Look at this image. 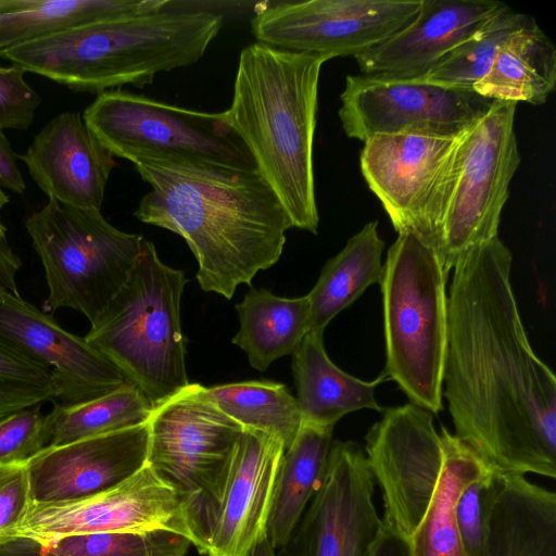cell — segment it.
<instances>
[{"instance_id": "obj_1", "label": "cell", "mask_w": 556, "mask_h": 556, "mask_svg": "<svg viewBox=\"0 0 556 556\" xmlns=\"http://www.w3.org/2000/svg\"><path fill=\"white\" fill-rule=\"evenodd\" d=\"M498 236L466 251L447 299L443 372L455 434L494 470L556 478V378L528 339Z\"/></svg>"}, {"instance_id": "obj_2", "label": "cell", "mask_w": 556, "mask_h": 556, "mask_svg": "<svg viewBox=\"0 0 556 556\" xmlns=\"http://www.w3.org/2000/svg\"><path fill=\"white\" fill-rule=\"evenodd\" d=\"M131 163L150 186L134 215L186 241L203 291L230 300L280 258L292 223L257 169L160 156Z\"/></svg>"}, {"instance_id": "obj_3", "label": "cell", "mask_w": 556, "mask_h": 556, "mask_svg": "<svg viewBox=\"0 0 556 556\" xmlns=\"http://www.w3.org/2000/svg\"><path fill=\"white\" fill-rule=\"evenodd\" d=\"M331 58L254 42L242 49L224 122L250 151L293 228L317 233L313 161L323 65Z\"/></svg>"}, {"instance_id": "obj_4", "label": "cell", "mask_w": 556, "mask_h": 556, "mask_svg": "<svg viewBox=\"0 0 556 556\" xmlns=\"http://www.w3.org/2000/svg\"><path fill=\"white\" fill-rule=\"evenodd\" d=\"M219 13L177 8L77 26L1 56L77 91L142 88L160 73L197 63L223 27Z\"/></svg>"}, {"instance_id": "obj_5", "label": "cell", "mask_w": 556, "mask_h": 556, "mask_svg": "<svg viewBox=\"0 0 556 556\" xmlns=\"http://www.w3.org/2000/svg\"><path fill=\"white\" fill-rule=\"evenodd\" d=\"M187 282L143 238L127 280L84 337L153 407L189 384L180 323Z\"/></svg>"}, {"instance_id": "obj_6", "label": "cell", "mask_w": 556, "mask_h": 556, "mask_svg": "<svg viewBox=\"0 0 556 556\" xmlns=\"http://www.w3.org/2000/svg\"><path fill=\"white\" fill-rule=\"evenodd\" d=\"M446 277L434 250L412 232L390 247L380 281L386 369L410 403L442 408L447 346Z\"/></svg>"}, {"instance_id": "obj_7", "label": "cell", "mask_w": 556, "mask_h": 556, "mask_svg": "<svg viewBox=\"0 0 556 556\" xmlns=\"http://www.w3.org/2000/svg\"><path fill=\"white\" fill-rule=\"evenodd\" d=\"M517 103L494 100L462 135L433 210V250L447 275L470 248L497 236L509 184L520 164Z\"/></svg>"}, {"instance_id": "obj_8", "label": "cell", "mask_w": 556, "mask_h": 556, "mask_svg": "<svg viewBox=\"0 0 556 556\" xmlns=\"http://www.w3.org/2000/svg\"><path fill=\"white\" fill-rule=\"evenodd\" d=\"M25 226L45 269L43 312L72 308L93 324L127 280L143 237L115 228L99 210L53 199Z\"/></svg>"}, {"instance_id": "obj_9", "label": "cell", "mask_w": 556, "mask_h": 556, "mask_svg": "<svg viewBox=\"0 0 556 556\" xmlns=\"http://www.w3.org/2000/svg\"><path fill=\"white\" fill-rule=\"evenodd\" d=\"M83 118L114 156L130 162L138 156H160L257 169L247 146L224 122L222 113L112 89L98 93Z\"/></svg>"}, {"instance_id": "obj_10", "label": "cell", "mask_w": 556, "mask_h": 556, "mask_svg": "<svg viewBox=\"0 0 556 556\" xmlns=\"http://www.w3.org/2000/svg\"><path fill=\"white\" fill-rule=\"evenodd\" d=\"M280 440L243 429L215 485L184 504L188 540L205 556H248L266 536Z\"/></svg>"}, {"instance_id": "obj_11", "label": "cell", "mask_w": 556, "mask_h": 556, "mask_svg": "<svg viewBox=\"0 0 556 556\" xmlns=\"http://www.w3.org/2000/svg\"><path fill=\"white\" fill-rule=\"evenodd\" d=\"M421 0H305L266 5L251 20L257 42L311 54L354 58L412 23Z\"/></svg>"}, {"instance_id": "obj_12", "label": "cell", "mask_w": 556, "mask_h": 556, "mask_svg": "<svg viewBox=\"0 0 556 556\" xmlns=\"http://www.w3.org/2000/svg\"><path fill=\"white\" fill-rule=\"evenodd\" d=\"M147 465L182 502L210 491L225 472L243 428L189 383L153 407Z\"/></svg>"}, {"instance_id": "obj_13", "label": "cell", "mask_w": 556, "mask_h": 556, "mask_svg": "<svg viewBox=\"0 0 556 556\" xmlns=\"http://www.w3.org/2000/svg\"><path fill=\"white\" fill-rule=\"evenodd\" d=\"M340 100L342 128L361 141L377 134L456 137L494 101L473 89L363 74L346 76Z\"/></svg>"}, {"instance_id": "obj_14", "label": "cell", "mask_w": 556, "mask_h": 556, "mask_svg": "<svg viewBox=\"0 0 556 556\" xmlns=\"http://www.w3.org/2000/svg\"><path fill=\"white\" fill-rule=\"evenodd\" d=\"M149 531H169L188 540L182 500L146 464L98 493L61 503H31L16 538L46 545L74 534Z\"/></svg>"}, {"instance_id": "obj_15", "label": "cell", "mask_w": 556, "mask_h": 556, "mask_svg": "<svg viewBox=\"0 0 556 556\" xmlns=\"http://www.w3.org/2000/svg\"><path fill=\"white\" fill-rule=\"evenodd\" d=\"M374 491L361 446L333 441L324 480L281 556H369L383 527Z\"/></svg>"}, {"instance_id": "obj_16", "label": "cell", "mask_w": 556, "mask_h": 556, "mask_svg": "<svg viewBox=\"0 0 556 556\" xmlns=\"http://www.w3.org/2000/svg\"><path fill=\"white\" fill-rule=\"evenodd\" d=\"M459 138L377 134L361 152L363 177L396 232H412L432 249L434 204Z\"/></svg>"}, {"instance_id": "obj_17", "label": "cell", "mask_w": 556, "mask_h": 556, "mask_svg": "<svg viewBox=\"0 0 556 556\" xmlns=\"http://www.w3.org/2000/svg\"><path fill=\"white\" fill-rule=\"evenodd\" d=\"M0 339L51 370L61 403L85 402L129 383L85 338L20 294H0Z\"/></svg>"}, {"instance_id": "obj_18", "label": "cell", "mask_w": 556, "mask_h": 556, "mask_svg": "<svg viewBox=\"0 0 556 556\" xmlns=\"http://www.w3.org/2000/svg\"><path fill=\"white\" fill-rule=\"evenodd\" d=\"M147 422L63 445H49L27 462L34 504L61 503L109 489L147 463Z\"/></svg>"}, {"instance_id": "obj_19", "label": "cell", "mask_w": 556, "mask_h": 556, "mask_svg": "<svg viewBox=\"0 0 556 556\" xmlns=\"http://www.w3.org/2000/svg\"><path fill=\"white\" fill-rule=\"evenodd\" d=\"M506 5L492 0H421L412 23L355 56L361 74L419 79Z\"/></svg>"}, {"instance_id": "obj_20", "label": "cell", "mask_w": 556, "mask_h": 556, "mask_svg": "<svg viewBox=\"0 0 556 556\" xmlns=\"http://www.w3.org/2000/svg\"><path fill=\"white\" fill-rule=\"evenodd\" d=\"M20 159L49 199L99 211L116 166L114 155L78 112H64L52 118Z\"/></svg>"}, {"instance_id": "obj_21", "label": "cell", "mask_w": 556, "mask_h": 556, "mask_svg": "<svg viewBox=\"0 0 556 556\" xmlns=\"http://www.w3.org/2000/svg\"><path fill=\"white\" fill-rule=\"evenodd\" d=\"M440 437V473L414 491L390 516L391 526L386 528L408 543L412 556H467L456 526V501L468 483L493 469L443 426Z\"/></svg>"}, {"instance_id": "obj_22", "label": "cell", "mask_w": 556, "mask_h": 556, "mask_svg": "<svg viewBox=\"0 0 556 556\" xmlns=\"http://www.w3.org/2000/svg\"><path fill=\"white\" fill-rule=\"evenodd\" d=\"M323 334L308 332L292 355L302 421L333 427L344 415L355 410L383 412L375 399V390L388 379L387 375L364 381L344 372L328 357Z\"/></svg>"}, {"instance_id": "obj_23", "label": "cell", "mask_w": 556, "mask_h": 556, "mask_svg": "<svg viewBox=\"0 0 556 556\" xmlns=\"http://www.w3.org/2000/svg\"><path fill=\"white\" fill-rule=\"evenodd\" d=\"M332 429L302 421L294 440L285 448L266 526V538L276 551L286 545L324 480Z\"/></svg>"}, {"instance_id": "obj_24", "label": "cell", "mask_w": 556, "mask_h": 556, "mask_svg": "<svg viewBox=\"0 0 556 556\" xmlns=\"http://www.w3.org/2000/svg\"><path fill=\"white\" fill-rule=\"evenodd\" d=\"M167 0H0V55L89 23L163 10Z\"/></svg>"}, {"instance_id": "obj_25", "label": "cell", "mask_w": 556, "mask_h": 556, "mask_svg": "<svg viewBox=\"0 0 556 556\" xmlns=\"http://www.w3.org/2000/svg\"><path fill=\"white\" fill-rule=\"evenodd\" d=\"M555 86L556 49L533 20L506 38L472 89L491 100L540 105Z\"/></svg>"}, {"instance_id": "obj_26", "label": "cell", "mask_w": 556, "mask_h": 556, "mask_svg": "<svg viewBox=\"0 0 556 556\" xmlns=\"http://www.w3.org/2000/svg\"><path fill=\"white\" fill-rule=\"evenodd\" d=\"M240 328L231 342L245 352L250 365L266 371L270 364L293 355L311 328L307 294L282 298L269 290L251 289L236 304Z\"/></svg>"}, {"instance_id": "obj_27", "label": "cell", "mask_w": 556, "mask_h": 556, "mask_svg": "<svg viewBox=\"0 0 556 556\" xmlns=\"http://www.w3.org/2000/svg\"><path fill=\"white\" fill-rule=\"evenodd\" d=\"M383 248L378 222H369L325 264L317 282L307 294L311 304L309 332L324 333L328 324L355 302L370 285L380 283L383 275Z\"/></svg>"}, {"instance_id": "obj_28", "label": "cell", "mask_w": 556, "mask_h": 556, "mask_svg": "<svg viewBox=\"0 0 556 556\" xmlns=\"http://www.w3.org/2000/svg\"><path fill=\"white\" fill-rule=\"evenodd\" d=\"M152 410L149 400L131 383L85 402L54 404L46 415L49 445H63L146 424Z\"/></svg>"}, {"instance_id": "obj_29", "label": "cell", "mask_w": 556, "mask_h": 556, "mask_svg": "<svg viewBox=\"0 0 556 556\" xmlns=\"http://www.w3.org/2000/svg\"><path fill=\"white\" fill-rule=\"evenodd\" d=\"M212 401L243 429L277 438L287 448L302 425L299 403L288 388L273 381H243L206 387Z\"/></svg>"}, {"instance_id": "obj_30", "label": "cell", "mask_w": 556, "mask_h": 556, "mask_svg": "<svg viewBox=\"0 0 556 556\" xmlns=\"http://www.w3.org/2000/svg\"><path fill=\"white\" fill-rule=\"evenodd\" d=\"M533 20L532 16L506 5L473 35L451 50L424 77L413 80L472 89L489 72L506 38Z\"/></svg>"}, {"instance_id": "obj_31", "label": "cell", "mask_w": 556, "mask_h": 556, "mask_svg": "<svg viewBox=\"0 0 556 556\" xmlns=\"http://www.w3.org/2000/svg\"><path fill=\"white\" fill-rule=\"evenodd\" d=\"M191 543L169 531L74 534L40 545L41 556H187Z\"/></svg>"}, {"instance_id": "obj_32", "label": "cell", "mask_w": 556, "mask_h": 556, "mask_svg": "<svg viewBox=\"0 0 556 556\" xmlns=\"http://www.w3.org/2000/svg\"><path fill=\"white\" fill-rule=\"evenodd\" d=\"M0 392L23 399L33 405L59 400L51 370L24 356L1 339Z\"/></svg>"}, {"instance_id": "obj_33", "label": "cell", "mask_w": 556, "mask_h": 556, "mask_svg": "<svg viewBox=\"0 0 556 556\" xmlns=\"http://www.w3.org/2000/svg\"><path fill=\"white\" fill-rule=\"evenodd\" d=\"M49 443L47 416L40 404L0 417V465L26 463Z\"/></svg>"}, {"instance_id": "obj_34", "label": "cell", "mask_w": 556, "mask_h": 556, "mask_svg": "<svg viewBox=\"0 0 556 556\" xmlns=\"http://www.w3.org/2000/svg\"><path fill=\"white\" fill-rule=\"evenodd\" d=\"M494 469L479 476L460 492L455 505V519L467 556H483L486 538V486Z\"/></svg>"}, {"instance_id": "obj_35", "label": "cell", "mask_w": 556, "mask_h": 556, "mask_svg": "<svg viewBox=\"0 0 556 556\" xmlns=\"http://www.w3.org/2000/svg\"><path fill=\"white\" fill-rule=\"evenodd\" d=\"M26 71L17 65H0V129H27L40 99L26 83Z\"/></svg>"}, {"instance_id": "obj_36", "label": "cell", "mask_w": 556, "mask_h": 556, "mask_svg": "<svg viewBox=\"0 0 556 556\" xmlns=\"http://www.w3.org/2000/svg\"><path fill=\"white\" fill-rule=\"evenodd\" d=\"M30 504L27 462L0 465V544L17 539Z\"/></svg>"}, {"instance_id": "obj_37", "label": "cell", "mask_w": 556, "mask_h": 556, "mask_svg": "<svg viewBox=\"0 0 556 556\" xmlns=\"http://www.w3.org/2000/svg\"><path fill=\"white\" fill-rule=\"evenodd\" d=\"M0 186L18 194L26 189L16 163V155L2 129H0Z\"/></svg>"}, {"instance_id": "obj_38", "label": "cell", "mask_w": 556, "mask_h": 556, "mask_svg": "<svg viewBox=\"0 0 556 556\" xmlns=\"http://www.w3.org/2000/svg\"><path fill=\"white\" fill-rule=\"evenodd\" d=\"M21 266L20 257L12 251L8 241H0V294H20L16 275Z\"/></svg>"}, {"instance_id": "obj_39", "label": "cell", "mask_w": 556, "mask_h": 556, "mask_svg": "<svg viewBox=\"0 0 556 556\" xmlns=\"http://www.w3.org/2000/svg\"><path fill=\"white\" fill-rule=\"evenodd\" d=\"M369 556H412L408 543L400 535L382 527Z\"/></svg>"}, {"instance_id": "obj_40", "label": "cell", "mask_w": 556, "mask_h": 556, "mask_svg": "<svg viewBox=\"0 0 556 556\" xmlns=\"http://www.w3.org/2000/svg\"><path fill=\"white\" fill-rule=\"evenodd\" d=\"M0 556H41L40 545L26 538L0 544Z\"/></svg>"}, {"instance_id": "obj_41", "label": "cell", "mask_w": 556, "mask_h": 556, "mask_svg": "<svg viewBox=\"0 0 556 556\" xmlns=\"http://www.w3.org/2000/svg\"><path fill=\"white\" fill-rule=\"evenodd\" d=\"M29 406H33V404L28 401L0 392V417Z\"/></svg>"}, {"instance_id": "obj_42", "label": "cell", "mask_w": 556, "mask_h": 556, "mask_svg": "<svg viewBox=\"0 0 556 556\" xmlns=\"http://www.w3.org/2000/svg\"><path fill=\"white\" fill-rule=\"evenodd\" d=\"M248 556H278L268 539L263 538L249 553Z\"/></svg>"}, {"instance_id": "obj_43", "label": "cell", "mask_w": 556, "mask_h": 556, "mask_svg": "<svg viewBox=\"0 0 556 556\" xmlns=\"http://www.w3.org/2000/svg\"><path fill=\"white\" fill-rule=\"evenodd\" d=\"M9 202V197L0 188V241H7V228L1 222V210Z\"/></svg>"}]
</instances>
